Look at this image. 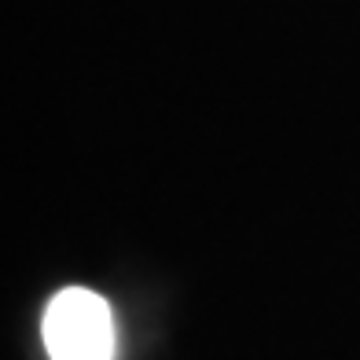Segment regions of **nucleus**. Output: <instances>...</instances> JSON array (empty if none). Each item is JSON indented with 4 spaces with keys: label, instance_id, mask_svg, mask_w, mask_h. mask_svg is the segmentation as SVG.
Returning a JSON list of instances; mask_svg holds the SVG:
<instances>
[{
    "label": "nucleus",
    "instance_id": "nucleus-1",
    "mask_svg": "<svg viewBox=\"0 0 360 360\" xmlns=\"http://www.w3.org/2000/svg\"><path fill=\"white\" fill-rule=\"evenodd\" d=\"M41 338L52 360H114V316L103 294L63 287L41 316Z\"/></svg>",
    "mask_w": 360,
    "mask_h": 360
}]
</instances>
